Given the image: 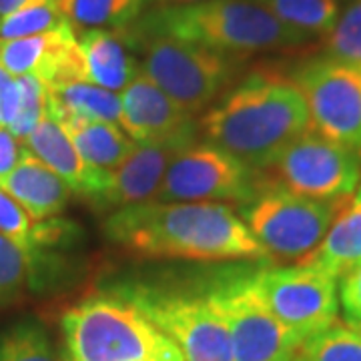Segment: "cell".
<instances>
[{
    "label": "cell",
    "mask_w": 361,
    "mask_h": 361,
    "mask_svg": "<svg viewBox=\"0 0 361 361\" xmlns=\"http://www.w3.org/2000/svg\"><path fill=\"white\" fill-rule=\"evenodd\" d=\"M104 231L113 243L147 257L269 259L245 221L223 203L145 201L116 209Z\"/></svg>",
    "instance_id": "6da1fadb"
},
{
    "label": "cell",
    "mask_w": 361,
    "mask_h": 361,
    "mask_svg": "<svg viewBox=\"0 0 361 361\" xmlns=\"http://www.w3.org/2000/svg\"><path fill=\"white\" fill-rule=\"evenodd\" d=\"M199 127L211 145L249 169L263 171L289 142L311 129V116L291 78L259 71L211 104Z\"/></svg>",
    "instance_id": "7a4b0ae2"
},
{
    "label": "cell",
    "mask_w": 361,
    "mask_h": 361,
    "mask_svg": "<svg viewBox=\"0 0 361 361\" xmlns=\"http://www.w3.org/2000/svg\"><path fill=\"white\" fill-rule=\"evenodd\" d=\"M130 28L195 42L233 56L299 49L313 40L251 0L161 4Z\"/></svg>",
    "instance_id": "3957f363"
},
{
    "label": "cell",
    "mask_w": 361,
    "mask_h": 361,
    "mask_svg": "<svg viewBox=\"0 0 361 361\" xmlns=\"http://www.w3.org/2000/svg\"><path fill=\"white\" fill-rule=\"evenodd\" d=\"M61 325L73 361H185L155 323L116 291L82 299Z\"/></svg>",
    "instance_id": "277c9868"
},
{
    "label": "cell",
    "mask_w": 361,
    "mask_h": 361,
    "mask_svg": "<svg viewBox=\"0 0 361 361\" xmlns=\"http://www.w3.org/2000/svg\"><path fill=\"white\" fill-rule=\"evenodd\" d=\"M133 51L141 52V71L191 116L207 111L229 87L239 59L165 35L123 30Z\"/></svg>",
    "instance_id": "5b68a950"
},
{
    "label": "cell",
    "mask_w": 361,
    "mask_h": 361,
    "mask_svg": "<svg viewBox=\"0 0 361 361\" xmlns=\"http://www.w3.org/2000/svg\"><path fill=\"white\" fill-rule=\"evenodd\" d=\"M341 205L295 195L259 179L257 193L241 205V219L271 261L301 263L322 245Z\"/></svg>",
    "instance_id": "8992f818"
},
{
    "label": "cell",
    "mask_w": 361,
    "mask_h": 361,
    "mask_svg": "<svg viewBox=\"0 0 361 361\" xmlns=\"http://www.w3.org/2000/svg\"><path fill=\"white\" fill-rule=\"evenodd\" d=\"M205 295L227 323L235 361H293L301 341L273 315L255 271L225 273Z\"/></svg>",
    "instance_id": "52a82bcc"
},
{
    "label": "cell",
    "mask_w": 361,
    "mask_h": 361,
    "mask_svg": "<svg viewBox=\"0 0 361 361\" xmlns=\"http://www.w3.org/2000/svg\"><path fill=\"white\" fill-rule=\"evenodd\" d=\"M127 297L177 345L185 361H235L227 323L205 293L167 291L145 285L121 287Z\"/></svg>",
    "instance_id": "ba28073f"
},
{
    "label": "cell",
    "mask_w": 361,
    "mask_h": 361,
    "mask_svg": "<svg viewBox=\"0 0 361 361\" xmlns=\"http://www.w3.org/2000/svg\"><path fill=\"white\" fill-rule=\"evenodd\" d=\"M259 179L310 199L343 203L360 187L361 155L310 129L259 171Z\"/></svg>",
    "instance_id": "9c48e42d"
},
{
    "label": "cell",
    "mask_w": 361,
    "mask_h": 361,
    "mask_svg": "<svg viewBox=\"0 0 361 361\" xmlns=\"http://www.w3.org/2000/svg\"><path fill=\"white\" fill-rule=\"evenodd\" d=\"M255 281L273 315L299 341L337 322V279L310 261L263 265L255 269Z\"/></svg>",
    "instance_id": "30bf717a"
},
{
    "label": "cell",
    "mask_w": 361,
    "mask_h": 361,
    "mask_svg": "<svg viewBox=\"0 0 361 361\" xmlns=\"http://www.w3.org/2000/svg\"><path fill=\"white\" fill-rule=\"evenodd\" d=\"M259 189V171L249 169L223 149L193 142L167 169L153 201L245 205Z\"/></svg>",
    "instance_id": "8fae6325"
},
{
    "label": "cell",
    "mask_w": 361,
    "mask_h": 361,
    "mask_svg": "<svg viewBox=\"0 0 361 361\" xmlns=\"http://www.w3.org/2000/svg\"><path fill=\"white\" fill-rule=\"evenodd\" d=\"M310 109L313 130L361 155V68L313 56L293 78Z\"/></svg>",
    "instance_id": "7c38bea8"
},
{
    "label": "cell",
    "mask_w": 361,
    "mask_h": 361,
    "mask_svg": "<svg viewBox=\"0 0 361 361\" xmlns=\"http://www.w3.org/2000/svg\"><path fill=\"white\" fill-rule=\"evenodd\" d=\"M197 142V130L165 141L137 142L121 165L106 173L103 189L92 199L99 209H123L153 201L171 163L187 147Z\"/></svg>",
    "instance_id": "4fadbf2b"
},
{
    "label": "cell",
    "mask_w": 361,
    "mask_h": 361,
    "mask_svg": "<svg viewBox=\"0 0 361 361\" xmlns=\"http://www.w3.org/2000/svg\"><path fill=\"white\" fill-rule=\"evenodd\" d=\"M118 127L135 142L165 141L197 130L195 116L169 99L142 71L121 94Z\"/></svg>",
    "instance_id": "5bb4252c"
},
{
    "label": "cell",
    "mask_w": 361,
    "mask_h": 361,
    "mask_svg": "<svg viewBox=\"0 0 361 361\" xmlns=\"http://www.w3.org/2000/svg\"><path fill=\"white\" fill-rule=\"evenodd\" d=\"M23 142L32 155L39 157L47 167L65 180L73 193L92 201L103 189L109 171L90 167L68 139L61 123L49 111Z\"/></svg>",
    "instance_id": "9a60e30c"
},
{
    "label": "cell",
    "mask_w": 361,
    "mask_h": 361,
    "mask_svg": "<svg viewBox=\"0 0 361 361\" xmlns=\"http://www.w3.org/2000/svg\"><path fill=\"white\" fill-rule=\"evenodd\" d=\"M0 189L11 195L32 221H47L61 215L73 195L65 180L26 147H23L13 171L0 177Z\"/></svg>",
    "instance_id": "2e32d148"
},
{
    "label": "cell",
    "mask_w": 361,
    "mask_h": 361,
    "mask_svg": "<svg viewBox=\"0 0 361 361\" xmlns=\"http://www.w3.org/2000/svg\"><path fill=\"white\" fill-rule=\"evenodd\" d=\"M77 39L85 61V78L90 85L123 92L141 73L123 30H82Z\"/></svg>",
    "instance_id": "e0dca14e"
},
{
    "label": "cell",
    "mask_w": 361,
    "mask_h": 361,
    "mask_svg": "<svg viewBox=\"0 0 361 361\" xmlns=\"http://www.w3.org/2000/svg\"><path fill=\"white\" fill-rule=\"evenodd\" d=\"M313 265L327 271L337 281L361 263V185L343 201L325 233L322 245L307 257Z\"/></svg>",
    "instance_id": "ac0fdd59"
},
{
    "label": "cell",
    "mask_w": 361,
    "mask_h": 361,
    "mask_svg": "<svg viewBox=\"0 0 361 361\" xmlns=\"http://www.w3.org/2000/svg\"><path fill=\"white\" fill-rule=\"evenodd\" d=\"M90 167L113 171L135 151L137 142L118 125L85 116H54Z\"/></svg>",
    "instance_id": "d6986e66"
},
{
    "label": "cell",
    "mask_w": 361,
    "mask_h": 361,
    "mask_svg": "<svg viewBox=\"0 0 361 361\" xmlns=\"http://www.w3.org/2000/svg\"><path fill=\"white\" fill-rule=\"evenodd\" d=\"M49 92V113L52 116L73 115L106 121L118 125L121 116V97L103 87L90 85L85 80H71L47 87Z\"/></svg>",
    "instance_id": "ffe728a7"
},
{
    "label": "cell",
    "mask_w": 361,
    "mask_h": 361,
    "mask_svg": "<svg viewBox=\"0 0 361 361\" xmlns=\"http://www.w3.org/2000/svg\"><path fill=\"white\" fill-rule=\"evenodd\" d=\"M73 30H127L142 14L145 0H54Z\"/></svg>",
    "instance_id": "44dd1931"
},
{
    "label": "cell",
    "mask_w": 361,
    "mask_h": 361,
    "mask_svg": "<svg viewBox=\"0 0 361 361\" xmlns=\"http://www.w3.org/2000/svg\"><path fill=\"white\" fill-rule=\"evenodd\" d=\"M310 39H323L339 16V0H251Z\"/></svg>",
    "instance_id": "7402d4cb"
},
{
    "label": "cell",
    "mask_w": 361,
    "mask_h": 361,
    "mask_svg": "<svg viewBox=\"0 0 361 361\" xmlns=\"http://www.w3.org/2000/svg\"><path fill=\"white\" fill-rule=\"evenodd\" d=\"M293 361H361V336L349 323H331L301 341Z\"/></svg>",
    "instance_id": "603a6c76"
},
{
    "label": "cell",
    "mask_w": 361,
    "mask_h": 361,
    "mask_svg": "<svg viewBox=\"0 0 361 361\" xmlns=\"http://www.w3.org/2000/svg\"><path fill=\"white\" fill-rule=\"evenodd\" d=\"M0 361L59 360L47 329L35 319H23L0 331Z\"/></svg>",
    "instance_id": "cb8c5ba5"
},
{
    "label": "cell",
    "mask_w": 361,
    "mask_h": 361,
    "mask_svg": "<svg viewBox=\"0 0 361 361\" xmlns=\"http://www.w3.org/2000/svg\"><path fill=\"white\" fill-rule=\"evenodd\" d=\"M37 257L32 249L0 235V310L16 303L26 285L35 281Z\"/></svg>",
    "instance_id": "d4e9b609"
},
{
    "label": "cell",
    "mask_w": 361,
    "mask_h": 361,
    "mask_svg": "<svg viewBox=\"0 0 361 361\" xmlns=\"http://www.w3.org/2000/svg\"><path fill=\"white\" fill-rule=\"evenodd\" d=\"M322 56L361 68V0H351L322 39Z\"/></svg>",
    "instance_id": "484cf974"
},
{
    "label": "cell",
    "mask_w": 361,
    "mask_h": 361,
    "mask_svg": "<svg viewBox=\"0 0 361 361\" xmlns=\"http://www.w3.org/2000/svg\"><path fill=\"white\" fill-rule=\"evenodd\" d=\"M66 25L65 16L54 0H39L20 11L0 16V40L25 39L56 30Z\"/></svg>",
    "instance_id": "4316f807"
},
{
    "label": "cell",
    "mask_w": 361,
    "mask_h": 361,
    "mask_svg": "<svg viewBox=\"0 0 361 361\" xmlns=\"http://www.w3.org/2000/svg\"><path fill=\"white\" fill-rule=\"evenodd\" d=\"M16 82H18L20 101H18L16 118L8 130L18 141H25L49 111V92H47V85L37 75L16 77Z\"/></svg>",
    "instance_id": "83f0119b"
},
{
    "label": "cell",
    "mask_w": 361,
    "mask_h": 361,
    "mask_svg": "<svg viewBox=\"0 0 361 361\" xmlns=\"http://www.w3.org/2000/svg\"><path fill=\"white\" fill-rule=\"evenodd\" d=\"M35 229V221L11 195L0 189V235L13 239L14 243L30 247V237Z\"/></svg>",
    "instance_id": "f1b7e54d"
},
{
    "label": "cell",
    "mask_w": 361,
    "mask_h": 361,
    "mask_svg": "<svg viewBox=\"0 0 361 361\" xmlns=\"http://www.w3.org/2000/svg\"><path fill=\"white\" fill-rule=\"evenodd\" d=\"M337 297L349 325L361 323V263L339 279Z\"/></svg>",
    "instance_id": "f546056e"
},
{
    "label": "cell",
    "mask_w": 361,
    "mask_h": 361,
    "mask_svg": "<svg viewBox=\"0 0 361 361\" xmlns=\"http://www.w3.org/2000/svg\"><path fill=\"white\" fill-rule=\"evenodd\" d=\"M18 101L20 94H18L16 77L0 66V127L8 129L13 125L18 113Z\"/></svg>",
    "instance_id": "4dcf8cb0"
},
{
    "label": "cell",
    "mask_w": 361,
    "mask_h": 361,
    "mask_svg": "<svg viewBox=\"0 0 361 361\" xmlns=\"http://www.w3.org/2000/svg\"><path fill=\"white\" fill-rule=\"evenodd\" d=\"M20 151L23 149L18 147V139L8 129L0 127V177L13 171L14 165L18 163Z\"/></svg>",
    "instance_id": "1f68e13d"
},
{
    "label": "cell",
    "mask_w": 361,
    "mask_h": 361,
    "mask_svg": "<svg viewBox=\"0 0 361 361\" xmlns=\"http://www.w3.org/2000/svg\"><path fill=\"white\" fill-rule=\"evenodd\" d=\"M39 0H0V16H6V14L14 13V11H20L28 4H35Z\"/></svg>",
    "instance_id": "d6a6232c"
},
{
    "label": "cell",
    "mask_w": 361,
    "mask_h": 361,
    "mask_svg": "<svg viewBox=\"0 0 361 361\" xmlns=\"http://www.w3.org/2000/svg\"><path fill=\"white\" fill-rule=\"evenodd\" d=\"M161 4H193V2H203V0H157Z\"/></svg>",
    "instance_id": "836d02e7"
},
{
    "label": "cell",
    "mask_w": 361,
    "mask_h": 361,
    "mask_svg": "<svg viewBox=\"0 0 361 361\" xmlns=\"http://www.w3.org/2000/svg\"><path fill=\"white\" fill-rule=\"evenodd\" d=\"M351 327H353V329H355V331L361 336V323H357V325H351Z\"/></svg>",
    "instance_id": "e575fe53"
},
{
    "label": "cell",
    "mask_w": 361,
    "mask_h": 361,
    "mask_svg": "<svg viewBox=\"0 0 361 361\" xmlns=\"http://www.w3.org/2000/svg\"><path fill=\"white\" fill-rule=\"evenodd\" d=\"M63 361H73V360H71V357H68V355L65 353V355H63Z\"/></svg>",
    "instance_id": "d590c367"
}]
</instances>
